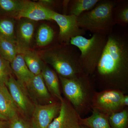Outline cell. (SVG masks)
Masks as SVG:
<instances>
[{"label":"cell","mask_w":128,"mask_h":128,"mask_svg":"<svg viewBox=\"0 0 128 128\" xmlns=\"http://www.w3.org/2000/svg\"><path fill=\"white\" fill-rule=\"evenodd\" d=\"M98 91L114 89L128 94V33L115 30L106 44L93 74L90 76Z\"/></svg>","instance_id":"obj_1"},{"label":"cell","mask_w":128,"mask_h":128,"mask_svg":"<svg viewBox=\"0 0 128 128\" xmlns=\"http://www.w3.org/2000/svg\"><path fill=\"white\" fill-rule=\"evenodd\" d=\"M58 77L64 98L80 116L92 112V99L97 90L91 77L85 74L72 79Z\"/></svg>","instance_id":"obj_2"},{"label":"cell","mask_w":128,"mask_h":128,"mask_svg":"<svg viewBox=\"0 0 128 128\" xmlns=\"http://www.w3.org/2000/svg\"><path fill=\"white\" fill-rule=\"evenodd\" d=\"M80 55L76 46L70 44H60L44 51L41 58L52 67L58 76L72 79L84 74L80 65Z\"/></svg>","instance_id":"obj_3"},{"label":"cell","mask_w":128,"mask_h":128,"mask_svg":"<svg viewBox=\"0 0 128 128\" xmlns=\"http://www.w3.org/2000/svg\"><path fill=\"white\" fill-rule=\"evenodd\" d=\"M116 3V0H100L92 9L77 17L79 26L93 34L108 35L115 25L112 11Z\"/></svg>","instance_id":"obj_4"},{"label":"cell","mask_w":128,"mask_h":128,"mask_svg":"<svg viewBox=\"0 0 128 128\" xmlns=\"http://www.w3.org/2000/svg\"><path fill=\"white\" fill-rule=\"evenodd\" d=\"M108 35L93 34L86 38L80 36L72 38L70 44L80 50V63L83 73L91 76L94 73L105 48Z\"/></svg>","instance_id":"obj_5"},{"label":"cell","mask_w":128,"mask_h":128,"mask_svg":"<svg viewBox=\"0 0 128 128\" xmlns=\"http://www.w3.org/2000/svg\"><path fill=\"white\" fill-rule=\"evenodd\" d=\"M124 95L122 92L114 89L97 91L92 99V109H96L108 116L121 112L125 108L122 104Z\"/></svg>","instance_id":"obj_6"},{"label":"cell","mask_w":128,"mask_h":128,"mask_svg":"<svg viewBox=\"0 0 128 128\" xmlns=\"http://www.w3.org/2000/svg\"><path fill=\"white\" fill-rule=\"evenodd\" d=\"M51 18L59 27L58 40L60 44H70L72 38L86 34V31L78 25L76 16L64 15L53 11Z\"/></svg>","instance_id":"obj_7"},{"label":"cell","mask_w":128,"mask_h":128,"mask_svg":"<svg viewBox=\"0 0 128 128\" xmlns=\"http://www.w3.org/2000/svg\"><path fill=\"white\" fill-rule=\"evenodd\" d=\"M6 86L18 110L25 115H32L35 105L31 101L25 85L11 75Z\"/></svg>","instance_id":"obj_8"},{"label":"cell","mask_w":128,"mask_h":128,"mask_svg":"<svg viewBox=\"0 0 128 128\" xmlns=\"http://www.w3.org/2000/svg\"><path fill=\"white\" fill-rule=\"evenodd\" d=\"M60 102L46 104H36L32 114L31 124L34 128H48L59 113Z\"/></svg>","instance_id":"obj_9"},{"label":"cell","mask_w":128,"mask_h":128,"mask_svg":"<svg viewBox=\"0 0 128 128\" xmlns=\"http://www.w3.org/2000/svg\"><path fill=\"white\" fill-rule=\"evenodd\" d=\"M60 102L59 113L48 128H79L81 117L66 99L63 98Z\"/></svg>","instance_id":"obj_10"},{"label":"cell","mask_w":128,"mask_h":128,"mask_svg":"<svg viewBox=\"0 0 128 128\" xmlns=\"http://www.w3.org/2000/svg\"><path fill=\"white\" fill-rule=\"evenodd\" d=\"M53 11L38 2L25 0L22 9L13 18L18 20L26 18L34 22L43 20L52 21Z\"/></svg>","instance_id":"obj_11"},{"label":"cell","mask_w":128,"mask_h":128,"mask_svg":"<svg viewBox=\"0 0 128 128\" xmlns=\"http://www.w3.org/2000/svg\"><path fill=\"white\" fill-rule=\"evenodd\" d=\"M25 86L34 99L41 102V104H49L57 101L48 91L41 74L34 76Z\"/></svg>","instance_id":"obj_12"},{"label":"cell","mask_w":128,"mask_h":128,"mask_svg":"<svg viewBox=\"0 0 128 128\" xmlns=\"http://www.w3.org/2000/svg\"><path fill=\"white\" fill-rule=\"evenodd\" d=\"M17 29L16 44L18 54L29 50L34 29V21L26 18L20 19Z\"/></svg>","instance_id":"obj_13"},{"label":"cell","mask_w":128,"mask_h":128,"mask_svg":"<svg viewBox=\"0 0 128 128\" xmlns=\"http://www.w3.org/2000/svg\"><path fill=\"white\" fill-rule=\"evenodd\" d=\"M41 74L48 91L56 100L60 102L64 98L60 90L59 78L57 73L45 64Z\"/></svg>","instance_id":"obj_14"},{"label":"cell","mask_w":128,"mask_h":128,"mask_svg":"<svg viewBox=\"0 0 128 128\" xmlns=\"http://www.w3.org/2000/svg\"><path fill=\"white\" fill-rule=\"evenodd\" d=\"M18 110L8 89L0 88V120L14 119L18 116Z\"/></svg>","instance_id":"obj_15"},{"label":"cell","mask_w":128,"mask_h":128,"mask_svg":"<svg viewBox=\"0 0 128 128\" xmlns=\"http://www.w3.org/2000/svg\"><path fill=\"white\" fill-rule=\"evenodd\" d=\"M10 65L17 80L25 86L34 76L28 70L22 54H18L16 55L11 62Z\"/></svg>","instance_id":"obj_16"},{"label":"cell","mask_w":128,"mask_h":128,"mask_svg":"<svg viewBox=\"0 0 128 128\" xmlns=\"http://www.w3.org/2000/svg\"><path fill=\"white\" fill-rule=\"evenodd\" d=\"M109 116L101 112L92 109V114L87 118H81L80 125L89 128H112L108 121Z\"/></svg>","instance_id":"obj_17"},{"label":"cell","mask_w":128,"mask_h":128,"mask_svg":"<svg viewBox=\"0 0 128 128\" xmlns=\"http://www.w3.org/2000/svg\"><path fill=\"white\" fill-rule=\"evenodd\" d=\"M28 70L34 76L41 74L45 63L34 51L28 50L22 54Z\"/></svg>","instance_id":"obj_18"},{"label":"cell","mask_w":128,"mask_h":128,"mask_svg":"<svg viewBox=\"0 0 128 128\" xmlns=\"http://www.w3.org/2000/svg\"><path fill=\"white\" fill-rule=\"evenodd\" d=\"M112 17L115 25L126 27L128 24V1L118 0L114 8Z\"/></svg>","instance_id":"obj_19"},{"label":"cell","mask_w":128,"mask_h":128,"mask_svg":"<svg viewBox=\"0 0 128 128\" xmlns=\"http://www.w3.org/2000/svg\"><path fill=\"white\" fill-rule=\"evenodd\" d=\"M100 0H71L69 2L68 15L79 16L93 8Z\"/></svg>","instance_id":"obj_20"},{"label":"cell","mask_w":128,"mask_h":128,"mask_svg":"<svg viewBox=\"0 0 128 128\" xmlns=\"http://www.w3.org/2000/svg\"><path fill=\"white\" fill-rule=\"evenodd\" d=\"M56 35L54 30L50 26L43 24L40 26L36 35V43L40 47H44L52 42Z\"/></svg>","instance_id":"obj_21"},{"label":"cell","mask_w":128,"mask_h":128,"mask_svg":"<svg viewBox=\"0 0 128 128\" xmlns=\"http://www.w3.org/2000/svg\"><path fill=\"white\" fill-rule=\"evenodd\" d=\"M18 54V48L15 41L0 38V55L10 63Z\"/></svg>","instance_id":"obj_22"},{"label":"cell","mask_w":128,"mask_h":128,"mask_svg":"<svg viewBox=\"0 0 128 128\" xmlns=\"http://www.w3.org/2000/svg\"><path fill=\"white\" fill-rule=\"evenodd\" d=\"M15 22L12 18H0V38L16 41L15 34Z\"/></svg>","instance_id":"obj_23"},{"label":"cell","mask_w":128,"mask_h":128,"mask_svg":"<svg viewBox=\"0 0 128 128\" xmlns=\"http://www.w3.org/2000/svg\"><path fill=\"white\" fill-rule=\"evenodd\" d=\"M108 121L112 128H128V107L110 115Z\"/></svg>","instance_id":"obj_24"},{"label":"cell","mask_w":128,"mask_h":128,"mask_svg":"<svg viewBox=\"0 0 128 128\" xmlns=\"http://www.w3.org/2000/svg\"><path fill=\"white\" fill-rule=\"evenodd\" d=\"M25 0H0V8L13 18L22 9Z\"/></svg>","instance_id":"obj_25"},{"label":"cell","mask_w":128,"mask_h":128,"mask_svg":"<svg viewBox=\"0 0 128 128\" xmlns=\"http://www.w3.org/2000/svg\"><path fill=\"white\" fill-rule=\"evenodd\" d=\"M12 73L10 62L0 55V88L7 89L6 85Z\"/></svg>","instance_id":"obj_26"},{"label":"cell","mask_w":128,"mask_h":128,"mask_svg":"<svg viewBox=\"0 0 128 128\" xmlns=\"http://www.w3.org/2000/svg\"><path fill=\"white\" fill-rule=\"evenodd\" d=\"M10 128H34L32 124L18 116L9 121Z\"/></svg>","instance_id":"obj_27"},{"label":"cell","mask_w":128,"mask_h":128,"mask_svg":"<svg viewBox=\"0 0 128 128\" xmlns=\"http://www.w3.org/2000/svg\"><path fill=\"white\" fill-rule=\"evenodd\" d=\"M38 2L44 6L50 9V7L55 6L57 2L53 0H41Z\"/></svg>","instance_id":"obj_28"},{"label":"cell","mask_w":128,"mask_h":128,"mask_svg":"<svg viewBox=\"0 0 128 128\" xmlns=\"http://www.w3.org/2000/svg\"><path fill=\"white\" fill-rule=\"evenodd\" d=\"M122 104L124 108L128 107V95L124 94L122 98Z\"/></svg>","instance_id":"obj_29"},{"label":"cell","mask_w":128,"mask_h":128,"mask_svg":"<svg viewBox=\"0 0 128 128\" xmlns=\"http://www.w3.org/2000/svg\"><path fill=\"white\" fill-rule=\"evenodd\" d=\"M0 128H4V123L0 121Z\"/></svg>","instance_id":"obj_30"},{"label":"cell","mask_w":128,"mask_h":128,"mask_svg":"<svg viewBox=\"0 0 128 128\" xmlns=\"http://www.w3.org/2000/svg\"><path fill=\"white\" fill-rule=\"evenodd\" d=\"M78 128H88V127H86V126H83V125H80V127Z\"/></svg>","instance_id":"obj_31"}]
</instances>
